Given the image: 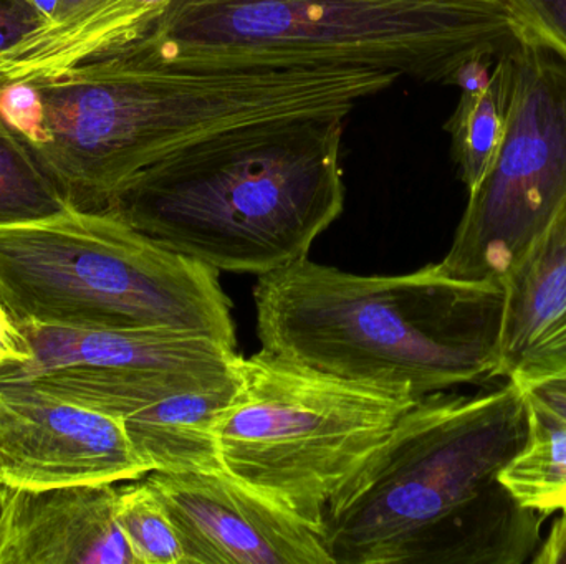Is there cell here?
Instances as JSON below:
<instances>
[{"instance_id":"cell-1","label":"cell","mask_w":566,"mask_h":564,"mask_svg":"<svg viewBox=\"0 0 566 564\" xmlns=\"http://www.w3.org/2000/svg\"><path fill=\"white\" fill-rule=\"evenodd\" d=\"M399 78L379 70L175 65L126 45L0 85V116L70 205L105 211L126 182L191 146L262 123L348 116Z\"/></svg>"},{"instance_id":"cell-2","label":"cell","mask_w":566,"mask_h":564,"mask_svg":"<svg viewBox=\"0 0 566 564\" xmlns=\"http://www.w3.org/2000/svg\"><path fill=\"white\" fill-rule=\"evenodd\" d=\"M262 350L339 380L415 397L501 380L502 280H461L438 264L349 274L308 257L258 278Z\"/></svg>"},{"instance_id":"cell-3","label":"cell","mask_w":566,"mask_h":564,"mask_svg":"<svg viewBox=\"0 0 566 564\" xmlns=\"http://www.w3.org/2000/svg\"><path fill=\"white\" fill-rule=\"evenodd\" d=\"M342 115L222 132L139 172L105 212L216 272L258 277L308 257L345 207Z\"/></svg>"},{"instance_id":"cell-4","label":"cell","mask_w":566,"mask_h":564,"mask_svg":"<svg viewBox=\"0 0 566 564\" xmlns=\"http://www.w3.org/2000/svg\"><path fill=\"white\" fill-rule=\"evenodd\" d=\"M522 33L504 0H169L128 45L175 65L379 70L449 85Z\"/></svg>"},{"instance_id":"cell-5","label":"cell","mask_w":566,"mask_h":564,"mask_svg":"<svg viewBox=\"0 0 566 564\" xmlns=\"http://www.w3.org/2000/svg\"><path fill=\"white\" fill-rule=\"evenodd\" d=\"M515 381L481 393L419 397L323 513L333 564H436L505 493L502 470L524 446Z\"/></svg>"},{"instance_id":"cell-6","label":"cell","mask_w":566,"mask_h":564,"mask_svg":"<svg viewBox=\"0 0 566 564\" xmlns=\"http://www.w3.org/2000/svg\"><path fill=\"white\" fill-rule=\"evenodd\" d=\"M0 304L17 321L199 334L235 350L218 272L105 211L0 225Z\"/></svg>"},{"instance_id":"cell-7","label":"cell","mask_w":566,"mask_h":564,"mask_svg":"<svg viewBox=\"0 0 566 564\" xmlns=\"http://www.w3.org/2000/svg\"><path fill=\"white\" fill-rule=\"evenodd\" d=\"M419 397L339 380L261 350L239 357L216 426L222 470L322 536L336 492Z\"/></svg>"},{"instance_id":"cell-8","label":"cell","mask_w":566,"mask_h":564,"mask_svg":"<svg viewBox=\"0 0 566 564\" xmlns=\"http://www.w3.org/2000/svg\"><path fill=\"white\" fill-rule=\"evenodd\" d=\"M505 58L504 139L438 264L461 280H504L566 198V60L525 30Z\"/></svg>"},{"instance_id":"cell-9","label":"cell","mask_w":566,"mask_h":564,"mask_svg":"<svg viewBox=\"0 0 566 564\" xmlns=\"http://www.w3.org/2000/svg\"><path fill=\"white\" fill-rule=\"evenodd\" d=\"M151 473L122 421L0 380V483L10 489L102 486Z\"/></svg>"},{"instance_id":"cell-10","label":"cell","mask_w":566,"mask_h":564,"mask_svg":"<svg viewBox=\"0 0 566 564\" xmlns=\"http://www.w3.org/2000/svg\"><path fill=\"white\" fill-rule=\"evenodd\" d=\"M186 564H333L318 532L226 472L146 476Z\"/></svg>"},{"instance_id":"cell-11","label":"cell","mask_w":566,"mask_h":564,"mask_svg":"<svg viewBox=\"0 0 566 564\" xmlns=\"http://www.w3.org/2000/svg\"><path fill=\"white\" fill-rule=\"evenodd\" d=\"M17 323L29 341L32 361L0 380L53 368H75L168 397L222 386L235 377L238 351L199 334Z\"/></svg>"},{"instance_id":"cell-12","label":"cell","mask_w":566,"mask_h":564,"mask_svg":"<svg viewBox=\"0 0 566 564\" xmlns=\"http://www.w3.org/2000/svg\"><path fill=\"white\" fill-rule=\"evenodd\" d=\"M116 486L9 487L0 564H138L116 520Z\"/></svg>"},{"instance_id":"cell-13","label":"cell","mask_w":566,"mask_h":564,"mask_svg":"<svg viewBox=\"0 0 566 564\" xmlns=\"http://www.w3.org/2000/svg\"><path fill=\"white\" fill-rule=\"evenodd\" d=\"M502 284L501 380L566 370V198Z\"/></svg>"},{"instance_id":"cell-14","label":"cell","mask_w":566,"mask_h":564,"mask_svg":"<svg viewBox=\"0 0 566 564\" xmlns=\"http://www.w3.org/2000/svg\"><path fill=\"white\" fill-rule=\"evenodd\" d=\"M169 0H103L62 25H43L0 58V85L56 75L138 40Z\"/></svg>"},{"instance_id":"cell-15","label":"cell","mask_w":566,"mask_h":564,"mask_svg":"<svg viewBox=\"0 0 566 564\" xmlns=\"http://www.w3.org/2000/svg\"><path fill=\"white\" fill-rule=\"evenodd\" d=\"M235 386L238 366L222 386L172 394L119 421L151 472H224L216 426Z\"/></svg>"},{"instance_id":"cell-16","label":"cell","mask_w":566,"mask_h":564,"mask_svg":"<svg viewBox=\"0 0 566 564\" xmlns=\"http://www.w3.org/2000/svg\"><path fill=\"white\" fill-rule=\"evenodd\" d=\"M527 437L499 482L522 507L552 515L566 510V423L527 394Z\"/></svg>"},{"instance_id":"cell-17","label":"cell","mask_w":566,"mask_h":564,"mask_svg":"<svg viewBox=\"0 0 566 564\" xmlns=\"http://www.w3.org/2000/svg\"><path fill=\"white\" fill-rule=\"evenodd\" d=\"M509 66L499 56L494 76L484 92L464 95L446 129L451 132L452 156L468 192L475 191L491 171L507 126Z\"/></svg>"},{"instance_id":"cell-18","label":"cell","mask_w":566,"mask_h":564,"mask_svg":"<svg viewBox=\"0 0 566 564\" xmlns=\"http://www.w3.org/2000/svg\"><path fill=\"white\" fill-rule=\"evenodd\" d=\"M66 205L59 185L0 116V225L49 217Z\"/></svg>"},{"instance_id":"cell-19","label":"cell","mask_w":566,"mask_h":564,"mask_svg":"<svg viewBox=\"0 0 566 564\" xmlns=\"http://www.w3.org/2000/svg\"><path fill=\"white\" fill-rule=\"evenodd\" d=\"M116 520L138 564H186L178 530L146 477L116 486Z\"/></svg>"},{"instance_id":"cell-20","label":"cell","mask_w":566,"mask_h":564,"mask_svg":"<svg viewBox=\"0 0 566 564\" xmlns=\"http://www.w3.org/2000/svg\"><path fill=\"white\" fill-rule=\"evenodd\" d=\"M525 32L566 60V0H504Z\"/></svg>"},{"instance_id":"cell-21","label":"cell","mask_w":566,"mask_h":564,"mask_svg":"<svg viewBox=\"0 0 566 564\" xmlns=\"http://www.w3.org/2000/svg\"><path fill=\"white\" fill-rule=\"evenodd\" d=\"M46 22L29 0H0V58Z\"/></svg>"},{"instance_id":"cell-22","label":"cell","mask_w":566,"mask_h":564,"mask_svg":"<svg viewBox=\"0 0 566 564\" xmlns=\"http://www.w3.org/2000/svg\"><path fill=\"white\" fill-rule=\"evenodd\" d=\"M32 361L29 341L15 318L0 304V376L20 370Z\"/></svg>"},{"instance_id":"cell-23","label":"cell","mask_w":566,"mask_h":564,"mask_svg":"<svg viewBox=\"0 0 566 564\" xmlns=\"http://www.w3.org/2000/svg\"><path fill=\"white\" fill-rule=\"evenodd\" d=\"M524 394L544 404L566 423V370L517 383Z\"/></svg>"},{"instance_id":"cell-24","label":"cell","mask_w":566,"mask_h":564,"mask_svg":"<svg viewBox=\"0 0 566 564\" xmlns=\"http://www.w3.org/2000/svg\"><path fill=\"white\" fill-rule=\"evenodd\" d=\"M499 56H474L459 66L449 85H455L464 95H478L484 92L494 76Z\"/></svg>"},{"instance_id":"cell-25","label":"cell","mask_w":566,"mask_h":564,"mask_svg":"<svg viewBox=\"0 0 566 564\" xmlns=\"http://www.w3.org/2000/svg\"><path fill=\"white\" fill-rule=\"evenodd\" d=\"M534 564H566V510L555 520L547 539L532 555Z\"/></svg>"},{"instance_id":"cell-26","label":"cell","mask_w":566,"mask_h":564,"mask_svg":"<svg viewBox=\"0 0 566 564\" xmlns=\"http://www.w3.org/2000/svg\"><path fill=\"white\" fill-rule=\"evenodd\" d=\"M29 2L32 3L46 20H50L53 13H55L60 0H29Z\"/></svg>"},{"instance_id":"cell-27","label":"cell","mask_w":566,"mask_h":564,"mask_svg":"<svg viewBox=\"0 0 566 564\" xmlns=\"http://www.w3.org/2000/svg\"><path fill=\"white\" fill-rule=\"evenodd\" d=\"M7 496H9V487L0 483V533H2L3 519H6Z\"/></svg>"}]
</instances>
